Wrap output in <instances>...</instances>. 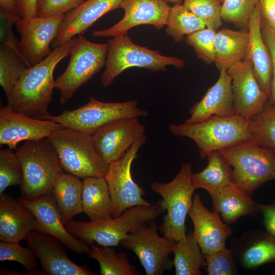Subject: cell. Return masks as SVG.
I'll use <instances>...</instances> for the list:
<instances>
[{"label": "cell", "instance_id": "1", "mask_svg": "<svg viewBox=\"0 0 275 275\" xmlns=\"http://www.w3.org/2000/svg\"><path fill=\"white\" fill-rule=\"evenodd\" d=\"M77 38L74 37L56 47L42 61L28 67L7 99V106L13 112L46 119L50 115L48 107L52 100L55 88L54 70L70 54Z\"/></svg>", "mask_w": 275, "mask_h": 275}, {"label": "cell", "instance_id": "2", "mask_svg": "<svg viewBox=\"0 0 275 275\" xmlns=\"http://www.w3.org/2000/svg\"><path fill=\"white\" fill-rule=\"evenodd\" d=\"M169 130L175 136L193 140L202 159L214 151L253 141L250 120L237 115L225 117L214 116L194 124H171Z\"/></svg>", "mask_w": 275, "mask_h": 275}, {"label": "cell", "instance_id": "3", "mask_svg": "<svg viewBox=\"0 0 275 275\" xmlns=\"http://www.w3.org/2000/svg\"><path fill=\"white\" fill-rule=\"evenodd\" d=\"M162 212L157 204L139 205L116 217L90 222L71 219L65 226L72 235L90 245L96 242L103 246H116L130 232L143 223L154 221Z\"/></svg>", "mask_w": 275, "mask_h": 275}, {"label": "cell", "instance_id": "4", "mask_svg": "<svg viewBox=\"0 0 275 275\" xmlns=\"http://www.w3.org/2000/svg\"><path fill=\"white\" fill-rule=\"evenodd\" d=\"M48 140L54 148L62 170L82 180L105 177L109 168L95 147L92 134L64 127Z\"/></svg>", "mask_w": 275, "mask_h": 275}, {"label": "cell", "instance_id": "5", "mask_svg": "<svg viewBox=\"0 0 275 275\" xmlns=\"http://www.w3.org/2000/svg\"><path fill=\"white\" fill-rule=\"evenodd\" d=\"M184 61L180 58L161 54L135 44L127 35L112 37L107 43L105 69L100 76L101 85L110 86L127 69L137 67L152 71H165L168 66L182 68Z\"/></svg>", "mask_w": 275, "mask_h": 275}, {"label": "cell", "instance_id": "6", "mask_svg": "<svg viewBox=\"0 0 275 275\" xmlns=\"http://www.w3.org/2000/svg\"><path fill=\"white\" fill-rule=\"evenodd\" d=\"M192 174L191 164L184 163L171 181L153 182L151 184L152 191L162 198L157 204L163 212H166L159 231L175 241L182 240L186 234L185 219L193 205V194L196 189L191 180Z\"/></svg>", "mask_w": 275, "mask_h": 275}, {"label": "cell", "instance_id": "7", "mask_svg": "<svg viewBox=\"0 0 275 275\" xmlns=\"http://www.w3.org/2000/svg\"><path fill=\"white\" fill-rule=\"evenodd\" d=\"M15 153L23 170L21 198L32 199L51 191L56 177L63 170L48 139L26 141Z\"/></svg>", "mask_w": 275, "mask_h": 275}, {"label": "cell", "instance_id": "8", "mask_svg": "<svg viewBox=\"0 0 275 275\" xmlns=\"http://www.w3.org/2000/svg\"><path fill=\"white\" fill-rule=\"evenodd\" d=\"M219 151L233 168L235 185L249 195L267 181L275 180V150L251 141Z\"/></svg>", "mask_w": 275, "mask_h": 275}, {"label": "cell", "instance_id": "9", "mask_svg": "<svg viewBox=\"0 0 275 275\" xmlns=\"http://www.w3.org/2000/svg\"><path fill=\"white\" fill-rule=\"evenodd\" d=\"M148 112L140 108L136 100L123 102H103L90 96L85 105L73 110H64L57 116L50 115L46 119L66 128L92 134L105 124L128 118L146 117Z\"/></svg>", "mask_w": 275, "mask_h": 275}, {"label": "cell", "instance_id": "10", "mask_svg": "<svg viewBox=\"0 0 275 275\" xmlns=\"http://www.w3.org/2000/svg\"><path fill=\"white\" fill-rule=\"evenodd\" d=\"M69 54L66 69L55 80L62 104L67 103L80 87L105 66L107 44L91 42L79 34Z\"/></svg>", "mask_w": 275, "mask_h": 275}, {"label": "cell", "instance_id": "11", "mask_svg": "<svg viewBox=\"0 0 275 275\" xmlns=\"http://www.w3.org/2000/svg\"><path fill=\"white\" fill-rule=\"evenodd\" d=\"M176 241L158 232L154 221L143 223L120 242L138 257L147 275H161L173 265L169 259Z\"/></svg>", "mask_w": 275, "mask_h": 275}, {"label": "cell", "instance_id": "12", "mask_svg": "<svg viewBox=\"0 0 275 275\" xmlns=\"http://www.w3.org/2000/svg\"><path fill=\"white\" fill-rule=\"evenodd\" d=\"M146 141L144 135L134 142L120 159L109 164L105 178L112 202L113 217L120 216L131 207L151 205L143 198L144 190L134 182L131 173V164Z\"/></svg>", "mask_w": 275, "mask_h": 275}, {"label": "cell", "instance_id": "13", "mask_svg": "<svg viewBox=\"0 0 275 275\" xmlns=\"http://www.w3.org/2000/svg\"><path fill=\"white\" fill-rule=\"evenodd\" d=\"M65 15L20 17L15 22L21 36L19 42L20 52L31 66L42 61L52 51L51 44L57 37Z\"/></svg>", "mask_w": 275, "mask_h": 275}, {"label": "cell", "instance_id": "14", "mask_svg": "<svg viewBox=\"0 0 275 275\" xmlns=\"http://www.w3.org/2000/svg\"><path fill=\"white\" fill-rule=\"evenodd\" d=\"M146 130L138 118L119 119L98 129L92 139L99 154L109 164L120 159Z\"/></svg>", "mask_w": 275, "mask_h": 275}, {"label": "cell", "instance_id": "15", "mask_svg": "<svg viewBox=\"0 0 275 275\" xmlns=\"http://www.w3.org/2000/svg\"><path fill=\"white\" fill-rule=\"evenodd\" d=\"M64 127L52 120L13 112L7 106L0 109V145L11 150H16L22 141H38Z\"/></svg>", "mask_w": 275, "mask_h": 275}, {"label": "cell", "instance_id": "16", "mask_svg": "<svg viewBox=\"0 0 275 275\" xmlns=\"http://www.w3.org/2000/svg\"><path fill=\"white\" fill-rule=\"evenodd\" d=\"M227 71L232 79L236 115L250 120L263 110L269 95L259 86L249 58H245Z\"/></svg>", "mask_w": 275, "mask_h": 275}, {"label": "cell", "instance_id": "17", "mask_svg": "<svg viewBox=\"0 0 275 275\" xmlns=\"http://www.w3.org/2000/svg\"><path fill=\"white\" fill-rule=\"evenodd\" d=\"M122 18L112 26L94 30L92 36L113 37L127 35L132 28L142 24L151 25L160 30L166 26L170 7L164 0H123Z\"/></svg>", "mask_w": 275, "mask_h": 275}, {"label": "cell", "instance_id": "18", "mask_svg": "<svg viewBox=\"0 0 275 275\" xmlns=\"http://www.w3.org/2000/svg\"><path fill=\"white\" fill-rule=\"evenodd\" d=\"M27 246L35 253L41 265V274L95 275L87 266H80L71 260L66 246L54 237L37 231L25 238Z\"/></svg>", "mask_w": 275, "mask_h": 275}, {"label": "cell", "instance_id": "19", "mask_svg": "<svg viewBox=\"0 0 275 275\" xmlns=\"http://www.w3.org/2000/svg\"><path fill=\"white\" fill-rule=\"evenodd\" d=\"M18 199L35 216L37 231L54 237L75 253L89 254L90 245L74 237L66 228L52 191L32 199Z\"/></svg>", "mask_w": 275, "mask_h": 275}, {"label": "cell", "instance_id": "20", "mask_svg": "<svg viewBox=\"0 0 275 275\" xmlns=\"http://www.w3.org/2000/svg\"><path fill=\"white\" fill-rule=\"evenodd\" d=\"M188 214L194 224L195 237L204 255L226 247V239L232 234V230L222 221L218 213L205 207L200 195L194 196Z\"/></svg>", "mask_w": 275, "mask_h": 275}, {"label": "cell", "instance_id": "21", "mask_svg": "<svg viewBox=\"0 0 275 275\" xmlns=\"http://www.w3.org/2000/svg\"><path fill=\"white\" fill-rule=\"evenodd\" d=\"M123 0H86L66 13L57 37L51 44L53 49L82 34L108 12L121 8Z\"/></svg>", "mask_w": 275, "mask_h": 275}, {"label": "cell", "instance_id": "22", "mask_svg": "<svg viewBox=\"0 0 275 275\" xmlns=\"http://www.w3.org/2000/svg\"><path fill=\"white\" fill-rule=\"evenodd\" d=\"M189 115L184 123H197L214 116L225 117L236 115L232 79L227 70L219 71L216 82L190 108Z\"/></svg>", "mask_w": 275, "mask_h": 275}, {"label": "cell", "instance_id": "23", "mask_svg": "<svg viewBox=\"0 0 275 275\" xmlns=\"http://www.w3.org/2000/svg\"><path fill=\"white\" fill-rule=\"evenodd\" d=\"M235 261L243 268L253 270L275 262V235L266 231L249 230L231 240Z\"/></svg>", "mask_w": 275, "mask_h": 275}, {"label": "cell", "instance_id": "24", "mask_svg": "<svg viewBox=\"0 0 275 275\" xmlns=\"http://www.w3.org/2000/svg\"><path fill=\"white\" fill-rule=\"evenodd\" d=\"M37 230L36 218L29 208L8 194L0 195V241L19 242Z\"/></svg>", "mask_w": 275, "mask_h": 275}, {"label": "cell", "instance_id": "25", "mask_svg": "<svg viewBox=\"0 0 275 275\" xmlns=\"http://www.w3.org/2000/svg\"><path fill=\"white\" fill-rule=\"evenodd\" d=\"M248 31L249 40L246 58H249L253 64L254 72L261 88L270 95L272 80L271 59L262 33L259 2L250 17Z\"/></svg>", "mask_w": 275, "mask_h": 275}, {"label": "cell", "instance_id": "26", "mask_svg": "<svg viewBox=\"0 0 275 275\" xmlns=\"http://www.w3.org/2000/svg\"><path fill=\"white\" fill-rule=\"evenodd\" d=\"M213 211L220 213L227 224L234 223L244 216H255L261 213L260 204L233 183L209 193Z\"/></svg>", "mask_w": 275, "mask_h": 275}, {"label": "cell", "instance_id": "27", "mask_svg": "<svg viewBox=\"0 0 275 275\" xmlns=\"http://www.w3.org/2000/svg\"><path fill=\"white\" fill-rule=\"evenodd\" d=\"M249 36L248 31L223 29L214 37V64L221 70H227L246 57Z\"/></svg>", "mask_w": 275, "mask_h": 275}, {"label": "cell", "instance_id": "28", "mask_svg": "<svg viewBox=\"0 0 275 275\" xmlns=\"http://www.w3.org/2000/svg\"><path fill=\"white\" fill-rule=\"evenodd\" d=\"M83 182L79 178L62 171L56 177L52 188L65 225L75 215L82 212Z\"/></svg>", "mask_w": 275, "mask_h": 275}, {"label": "cell", "instance_id": "29", "mask_svg": "<svg viewBox=\"0 0 275 275\" xmlns=\"http://www.w3.org/2000/svg\"><path fill=\"white\" fill-rule=\"evenodd\" d=\"M82 211L91 221L112 216V202L105 177L82 180Z\"/></svg>", "mask_w": 275, "mask_h": 275}, {"label": "cell", "instance_id": "30", "mask_svg": "<svg viewBox=\"0 0 275 275\" xmlns=\"http://www.w3.org/2000/svg\"><path fill=\"white\" fill-rule=\"evenodd\" d=\"M207 158L208 162L206 168L191 175L196 189L203 188L209 193L233 183L231 166L219 151L210 153Z\"/></svg>", "mask_w": 275, "mask_h": 275}, {"label": "cell", "instance_id": "31", "mask_svg": "<svg viewBox=\"0 0 275 275\" xmlns=\"http://www.w3.org/2000/svg\"><path fill=\"white\" fill-rule=\"evenodd\" d=\"M172 253L176 275H199L202 273L201 269L206 266L193 231L186 233L183 239L176 242Z\"/></svg>", "mask_w": 275, "mask_h": 275}, {"label": "cell", "instance_id": "32", "mask_svg": "<svg viewBox=\"0 0 275 275\" xmlns=\"http://www.w3.org/2000/svg\"><path fill=\"white\" fill-rule=\"evenodd\" d=\"M89 256L96 260L102 275H138L140 272L129 261L126 253L114 246L91 244Z\"/></svg>", "mask_w": 275, "mask_h": 275}, {"label": "cell", "instance_id": "33", "mask_svg": "<svg viewBox=\"0 0 275 275\" xmlns=\"http://www.w3.org/2000/svg\"><path fill=\"white\" fill-rule=\"evenodd\" d=\"M166 25V33L177 43L184 37L206 28L203 21L182 4L170 7Z\"/></svg>", "mask_w": 275, "mask_h": 275}, {"label": "cell", "instance_id": "34", "mask_svg": "<svg viewBox=\"0 0 275 275\" xmlns=\"http://www.w3.org/2000/svg\"><path fill=\"white\" fill-rule=\"evenodd\" d=\"M28 68L22 58L8 46L1 43L0 85L7 99Z\"/></svg>", "mask_w": 275, "mask_h": 275}, {"label": "cell", "instance_id": "35", "mask_svg": "<svg viewBox=\"0 0 275 275\" xmlns=\"http://www.w3.org/2000/svg\"><path fill=\"white\" fill-rule=\"evenodd\" d=\"M250 129L255 143L275 150V105L266 103L261 112L250 119Z\"/></svg>", "mask_w": 275, "mask_h": 275}, {"label": "cell", "instance_id": "36", "mask_svg": "<svg viewBox=\"0 0 275 275\" xmlns=\"http://www.w3.org/2000/svg\"><path fill=\"white\" fill-rule=\"evenodd\" d=\"M260 0H224L221 15L223 21L248 31L250 17Z\"/></svg>", "mask_w": 275, "mask_h": 275}, {"label": "cell", "instance_id": "37", "mask_svg": "<svg viewBox=\"0 0 275 275\" xmlns=\"http://www.w3.org/2000/svg\"><path fill=\"white\" fill-rule=\"evenodd\" d=\"M23 170L15 153L9 148L0 150V195L8 187L20 185Z\"/></svg>", "mask_w": 275, "mask_h": 275}, {"label": "cell", "instance_id": "38", "mask_svg": "<svg viewBox=\"0 0 275 275\" xmlns=\"http://www.w3.org/2000/svg\"><path fill=\"white\" fill-rule=\"evenodd\" d=\"M182 4L201 19L206 28L217 31L222 25V3L219 1L184 0Z\"/></svg>", "mask_w": 275, "mask_h": 275}, {"label": "cell", "instance_id": "39", "mask_svg": "<svg viewBox=\"0 0 275 275\" xmlns=\"http://www.w3.org/2000/svg\"><path fill=\"white\" fill-rule=\"evenodd\" d=\"M216 31L205 28L185 37L186 43L194 50L197 56L207 64L214 63V37Z\"/></svg>", "mask_w": 275, "mask_h": 275}, {"label": "cell", "instance_id": "40", "mask_svg": "<svg viewBox=\"0 0 275 275\" xmlns=\"http://www.w3.org/2000/svg\"><path fill=\"white\" fill-rule=\"evenodd\" d=\"M37 257L29 247L19 242L0 241V261H13L22 264L28 272L38 270Z\"/></svg>", "mask_w": 275, "mask_h": 275}, {"label": "cell", "instance_id": "41", "mask_svg": "<svg viewBox=\"0 0 275 275\" xmlns=\"http://www.w3.org/2000/svg\"><path fill=\"white\" fill-rule=\"evenodd\" d=\"M204 257L209 275L239 274L231 249L226 247L211 254L204 255Z\"/></svg>", "mask_w": 275, "mask_h": 275}, {"label": "cell", "instance_id": "42", "mask_svg": "<svg viewBox=\"0 0 275 275\" xmlns=\"http://www.w3.org/2000/svg\"><path fill=\"white\" fill-rule=\"evenodd\" d=\"M84 0H37L36 17H47L64 14Z\"/></svg>", "mask_w": 275, "mask_h": 275}, {"label": "cell", "instance_id": "43", "mask_svg": "<svg viewBox=\"0 0 275 275\" xmlns=\"http://www.w3.org/2000/svg\"><path fill=\"white\" fill-rule=\"evenodd\" d=\"M19 15H13L0 11V40L2 43L13 50L25 62L28 67H31L21 54L19 42L13 34L12 26L15 22L20 18Z\"/></svg>", "mask_w": 275, "mask_h": 275}, {"label": "cell", "instance_id": "44", "mask_svg": "<svg viewBox=\"0 0 275 275\" xmlns=\"http://www.w3.org/2000/svg\"><path fill=\"white\" fill-rule=\"evenodd\" d=\"M262 33L270 52L272 63V80L270 94L267 104L275 105V37L272 29L261 17Z\"/></svg>", "mask_w": 275, "mask_h": 275}, {"label": "cell", "instance_id": "45", "mask_svg": "<svg viewBox=\"0 0 275 275\" xmlns=\"http://www.w3.org/2000/svg\"><path fill=\"white\" fill-rule=\"evenodd\" d=\"M260 210L266 231L275 235V200L269 204H260Z\"/></svg>", "mask_w": 275, "mask_h": 275}, {"label": "cell", "instance_id": "46", "mask_svg": "<svg viewBox=\"0 0 275 275\" xmlns=\"http://www.w3.org/2000/svg\"><path fill=\"white\" fill-rule=\"evenodd\" d=\"M261 17L272 29L275 28V0H260Z\"/></svg>", "mask_w": 275, "mask_h": 275}, {"label": "cell", "instance_id": "47", "mask_svg": "<svg viewBox=\"0 0 275 275\" xmlns=\"http://www.w3.org/2000/svg\"><path fill=\"white\" fill-rule=\"evenodd\" d=\"M18 14L21 18L36 17L37 0H16Z\"/></svg>", "mask_w": 275, "mask_h": 275}, {"label": "cell", "instance_id": "48", "mask_svg": "<svg viewBox=\"0 0 275 275\" xmlns=\"http://www.w3.org/2000/svg\"><path fill=\"white\" fill-rule=\"evenodd\" d=\"M0 11L6 13L13 15H19L16 0H0Z\"/></svg>", "mask_w": 275, "mask_h": 275}, {"label": "cell", "instance_id": "49", "mask_svg": "<svg viewBox=\"0 0 275 275\" xmlns=\"http://www.w3.org/2000/svg\"><path fill=\"white\" fill-rule=\"evenodd\" d=\"M168 3H172L174 4H182V0H164Z\"/></svg>", "mask_w": 275, "mask_h": 275}, {"label": "cell", "instance_id": "50", "mask_svg": "<svg viewBox=\"0 0 275 275\" xmlns=\"http://www.w3.org/2000/svg\"><path fill=\"white\" fill-rule=\"evenodd\" d=\"M272 30H273L274 36V37H275V28H274V29H272Z\"/></svg>", "mask_w": 275, "mask_h": 275}, {"label": "cell", "instance_id": "51", "mask_svg": "<svg viewBox=\"0 0 275 275\" xmlns=\"http://www.w3.org/2000/svg\"><path fill=\"white\" fill-rule=\"evenodd\" d=\"M218 1H219L222 3H223V2L224 1V0H218Z\"/></svg>", "mask_w": 275, "mask_h": 275}]
</instances>
